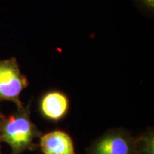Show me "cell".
Segmentation results:
<instances>
[{
    "label": "cell",
    "instance_id": "6da1fadb",
    "mask_svg": "<svg viewBox=\"0 0 154 154\" xmlns=\"http://www.w3.org/2000/svg\"><path fill=\"white\" fill-rule=\"evenodd\" d=\"M30 107L31 103H29L0 118V138L9 146L11 154H22L38 147L34 140L39 138L42 134L31 120Z\"/></svg>",
    "mask_w": 154,
    "mask_h": 154
},
{
    "label": "cell",
    "instance_id": "9c48e42d",
    "mask_svg": "<svg viewBox=\"0 0 154 154\" xmlns=\"http://www.w3.org/2000/svg\"><path fill=\"white\" fill-rule=\"evenodd\" d=\"M1 142H2V140H1V138H0V143H1ZM0 154H2V153L1 151H0Z\"/></svg>",
    "mask_w": 154,
    "mask_h": 154
},
{
    "label": "cell",
    "instance_id": "52a82bcc",
    "mask_svg": "<svg viewBox=\"0 0 154 154\" xmlns=\"http://www.w3.org/2000/svg\"><path fill=\"white\" fill-rule=\"evenodd\" d=\"M138 2L146 9L151 11H153L154 0H138Z\"/></svg>",
    "mask_w": 154,
    "mask_h": 154
},
{
    "label": "cell",
    "instance_id": "277c9868",
    "mask_svg": "<svg viewBox=\"0 0 154 154\" xmlns=\"http://www.w3.org/2000/svg\"><path fill=\"white\" fill-rule=\"evenodd\" d=\"M69 108L67 96L57 90L47 91L39 101V111L42 116L49 121H57L66 115Z\"/></svg>",
    "mask_w": 154,
    "mask_h": 154
},
{
    "label": "cell",
    "instance_id": "8992f818",
    "mask_svg": "<svg viewBox=\"0 0 154 154\" xmlns=\"http://www.w3.org/2000/svg\"><path fill=\"white\" fill-rule=\"evenodd\" d=\"M134 154H154V132L149 128L134 138Z\"/></svg>",
    "mask_w": 154,
    "mask_h": 154
},
{
    "label": "cell",
    "instance_id": "3957f363",
    "mask_svg": "<svg viewBox=\"0 0 154 154\" xmlns=\"http://www.w3.org/2000/svg\"><path fill=\"white\" fill-rule=\"evenodd\" d=\"M134 138L123 128L109 130L90 145L86 154H134Z\"/></svg>",
    "mask_w": 154,
    "mask_h": 154
},
{
    "label": "cell",
    "instance_id": "7a4b0ae2",
    "mask_svg": "<svg viewBox=\"0 0 154 154\" xmlns=\"http://www.w3.org/2000/svg\"><path fill=\"white\" fill-rule=\"evenodd\" d=\"M28 79L21 72L17 59L0 60V101H11L17 109L24 107L20 94L28 86Z\"/></svg>",
    "mask_w": 154,
    "mask_h": 154
},
{
    "label": "cell",
    "instance_id": "ba28073f",
    "mask_svg": "<svg viewBox=\"0 0 154 154\" xmlns=\"http://www.w3.org/2000/svg\"><path fill=\"white\" fill-rule=\"evenodd\" d=\"M4 114H2V112H1V111H0V118H1L2 116Z\"/></svg>",
    "mask_w": 154,
    "mask_h": 154
},
{
    "label": "cell",
    "instance_id": "5b68a950",
    "mask_svg": "<svg viewBox=\"0 0 154 154\" xmlns=\"http://www.w3.org/2000/svg\"><path fill=\"white\" fill-rule=\"evenodd\" d=\"M38 147L43 154H75L72 137L61 130L42 134L39 138Z\"/></svg>",
    "mask_w": 154,
    "mask_h": 154
}]
</instances>
